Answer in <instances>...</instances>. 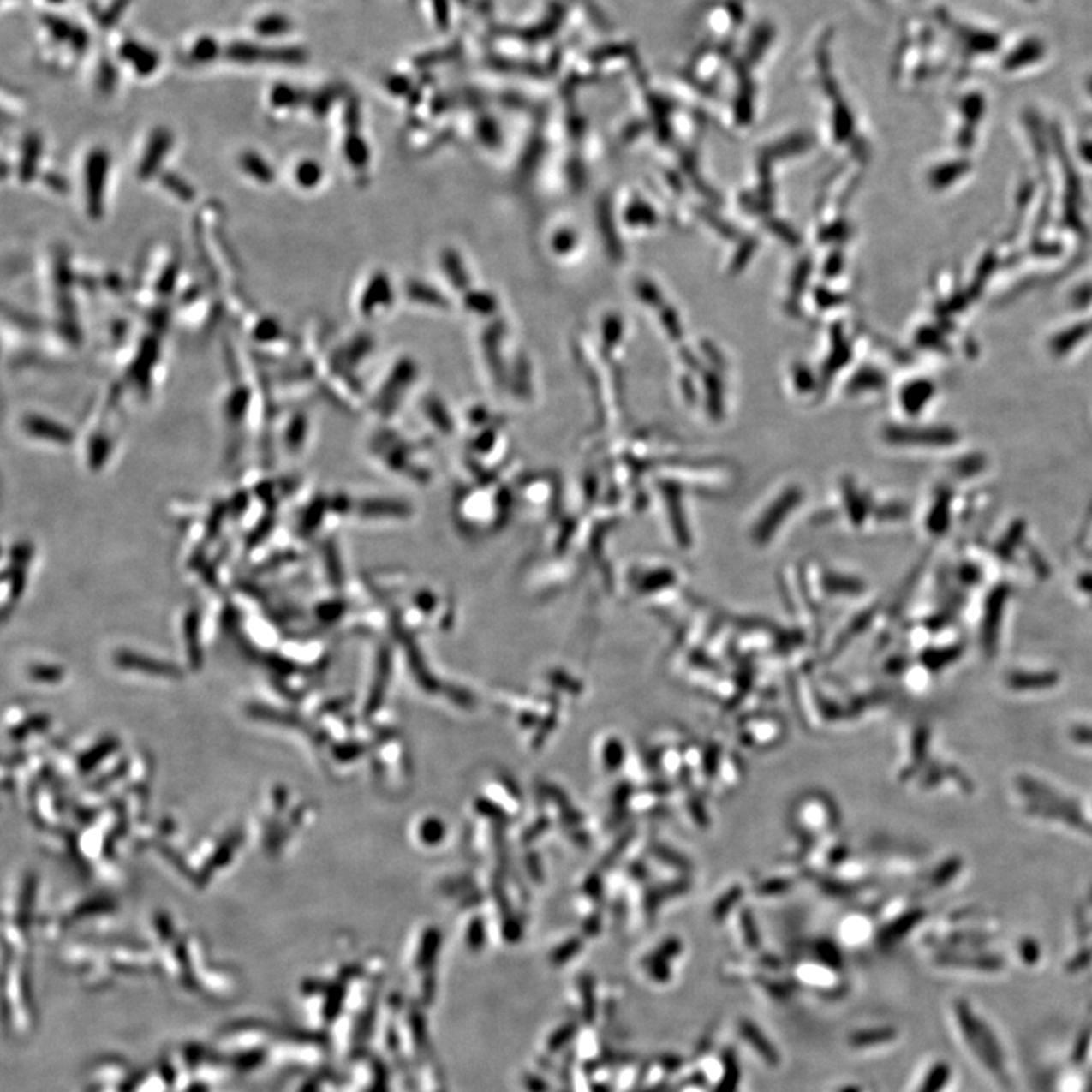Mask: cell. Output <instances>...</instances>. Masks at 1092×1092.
Masks as SVG:
<instances>
[{"instance_id":"10","label":"cell","mask_w":1092,"mask_h":1092,"mask_svg":"<svg viewBox=\"0 0 1092 1092\" xmlns=\"http://www.w3.org/2000/svg\"><path fill=\"white\" fill-rule=\"evenodd\" d=\"M100 80H104L100 82V84H104L105 88L114 87V84H116V80H117V72H116V69H114L111 63H108V61L102 63V66H100L99 69V81Z\"/></svg>"},{"instance_id":"7","label":"cell","mask_w":1092,"mask_h":1092,"mask_svg":"<svg viewBox=\"0 0 1092 1092\" xmlns=\"http://www.w3.org/2000/svg\"><path fill=\"white\" fill-rule=\"evenodd\" d=\"M41 27H45V31L51 37V40L58 43V45H70V46H72L75 33H76V29H78L76 25H73L70 21H66L64 17L55 15V14L43 15Z\"/></svg>"},{"instance_id":"12","label":"cell","mask_w":1092,"mask_h":1092,"mask_svg":"<svg viewBox=\"0 0 1092 1092\" xmlns=\"http://www.w3.org/2000/svg\"><path fill=\"white\" fill-rule=\"evenodd\" d=\"M45 2H47L49 5H57L58 7V5H64L67 0H45Z\"/></svg>"},{"instance_id":"1","label":"cell","mask_w":1092,"mask_h":1092,"mask_svg":"<svg viewBox=\"0 0 1092 1092\" xmlns=\"http://www.w3.org/2000/svg\"><path fill=\"white\" fill-rule=\"evenodd\" d=\"M237 66H298L307 60L302 47L261 40H234L224 45V57Z\"/></svg>"},{"instance_id":"5","label":"cell","mask_w":1092,"mask_h":1092,"mask_svg":"<svg viewBox=\"0 0 1092 1092\" xmlns=\"http://www.w3.org/2000/svg\"><path fill=\"white\" fill-rule=\"evenodd\" d=\"M252 33L257 40L278 43L279 39L289 35L293 29V23L285 14L273 11L260 15L252 23Z\"/></svg>"},{"instance_id":"11","label":"cell","mask_w":1092,"mask_h":1092,"mask_svg":"<svg viewBox=\"0 0 1092 1092\" xmlns=\"http://www.w3.org/2000/svg\"><path fill=\"white\" fill-rule=\"evenodd\" d=\"M1082 586H1083V589L1092 592V576H1085V580L1082 582Z\"/></svg>"},{"instance_id":"2","label":"cell","mask_w":1092,"mask_h":1092,"mask_svg":"<svg viewBox=\"0 0 1092 1092\" xmlns=\"http://www.w3.org/2000/svg\"><path fill=\"white\" fill-rule=\"evenodd\" d=\"M1000 63L1006 72H1021L1024 69H1035L1048 60V46L1038 35H1021L1012 43L1005 41Z\"/></svg>"},{"instance_id":"4","label":"cell","mask_w":1092,"mask_h":1092,"mask_svg":"<svg viewBox=\"0 0 1092 1092\" xmlns=\"http://www.w3.org/2000/svg\"><path fill=\"white\" fill-rule=\"evenodd\" d=\"M120 63L129 67L140 78H149L161 66V55L155 47L135 39H126L117 49Z\"/></svg>"},{"instance_id":"6","label":"cell","mask_w":1092,"mask_h":1092,"mask_svg":"<svg viewBox=\"0 0 1092 1092\" xmlns=\"http://www.w3.org/2000/svg\"><path fill=\"white\" fill-rule=\"evenodd\" d=\"M224 57V43L212 35H200L193 41L186 53V60L190 66H210L222 60Z\"/></svg>"},{"instance_id":"3","label":"cell","mask_w":1092,"mask_h":1092,"mask_svg":"<svg viewBox=\"0 0 1092 1092\" xmlns=\"http://www.w3.org/2000/svg\"><path fill=\"white\" fill-rule=\"evenodd\" d=\"M736 1036L743 1047V1050L749 1052L751 1056H755V1060L761 1065H767L769 1068L780 1065L781 1054L779 1048L774 1046L773 1041L769 1040L768 1035L755 1026V1023H749L747 1019L739 1021L736 1027Z\"/></svg>"},{"instance_id":"9","label":"cell","mask_w":1092,"mask_h":1092,"mask_svg":"<svg viewBox=\"0 0 1092 1092\" xmlns=\"http://www.w3.org/2000/svg\"><path fill=\"white\" fill-rule=\"evenodd\" d=\"M129 3H131V0H113L111 5L106 8L104 13L100 14L102 27H113L114 23L123 15L126 8L129 7Z\"/></svg>"},{"instance_id":"8","label":"cell","mask_w":1092,"mask_h":1092,"mask_svg":"<svg viewBox=\"0 0 1092 1092\" xmlns=\"http://www.w3.org/2000/svg\"><path fill=\"white\" fill-rule=\"evenodd\" d=\"M1056 676L1054 674H1029V672H1017L1011 677V684L1015 689H1041L1047 688L1054 684Z\"/></svg>"}]
</instances>
